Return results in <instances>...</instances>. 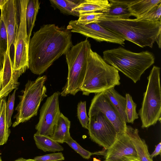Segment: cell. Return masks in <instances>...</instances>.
I'll list each match as a JSON object with an SVG mask.
<instances>
[{"label":"cell","instance_id":"cell-1","mask_svg":"<svg viewBox=\"0 0 161 161\" xmlns=\"http://www.w3.org/2000/svg\"><path fill=\"white\" fill-rule=\"evenodd\" d=\"M72 46L70 30L54 24L43 25L29 41V69L35 74H42Z\"/></svg>","mask_w":161,"mask_h":161},{"label":"cell","instance_id":"cell-2","mask_svg":"<svg viewBox=\"0 0 161 161\" xmlns=\"http://www.w3.org/2000/svg\"><path fill=\"white\" fill-rule=\"evenodd\" d=\"M105 28L141 47L152 48L161 33V22L143 19L103 16L97 23Z\"/></svg>","mask_w":161,"mask_h":161},{"label":"cell","instance_id":"cell-3","mask_svg":"<svg viewBox=\"0 0 161 161\" xmlns=\"http://www.w3.org/2000/svg\"><path fill=\"white\" fill-rule=\"evenodd\" d=\"M119 71L91 49L80 91L83 95L88 96L90 93L97 94L119 85Z\"/></svg>","mask_w":161,"mask_h":161},{"label":"cell","instance_id":"cell-4","mask_svg":"<svg viewBox=\"0 0 161 161\" xmlns=\"http://www.w3.org/2000/svg\"><path fill=\"white\" fill-rule=\"evenodd\" d=\"M103 58L135 83L154 63L155 59L154 54L148 51L135 53L121 47L104 51Z\"/></svg>","mask_w":161,"mask_h":161},{"label":"cell","instance_id":"cell-5","mask_svg":"<svg viewBox=\"0 0 161 161\" xmlns=\"http://www.w3.org/2000/svg\"><path fill=\"white\" fill-rule=\"evenodd\" d=\"M91 45L87 39L72 46L65 54L68 71L67 81L60 95H75L82 85L86 69Z\"/></svg>","mask_w":161,"mask_h":161},{"label":"cell","instance_id":"cell-6","mask_svg":"<svg viewBox=\"0 0 161 161\" xmlns=\"http://www.w3.org/2000/svg\"><path fill=\"white\" fill-rule=\"evenodd\" d=\"M160 69L159 67L153 66L147 77L146 90L143 94L141 107L138 114L142 128H148L161 121Z\"/></svg>","mask_w":161,"mask_h":161},{"label":"cell","instance_id":"cell-7","mask_svg":"<svg viewBox=\"0 0 161 161\" xmlns=\"http://www.w3.org/2000/svg\"><path fill=\"white\" fill-rule=\"evenodd\" d=\"M46 75L38 77L35 80H29L26 84L22 95L19 96V103L15 108L17 113L14 116L15 120L12 126L26 122L37 114L41 103L47 97L45 83Z\"/></svg>","mask_w":161,"mask_h":161},{"label":"cell","instance_id":"cell-8","mask_svg":"<svg viewBox=\"0 0 161 161\" xmlns=\"http://www.w3.org/2000/svg\"><path fill=\"white\" fill-rule=\"evenodd\" d=\"M29 0H17L18 13L15 39L14 46V57L13 67L14 71L25 72L29 69L28 49L29 41L26 30L25 13Z\"/></svg>","mask_w":161,"mask_h":161},{"label":"cell","instance_id":"cell-9","mask_svg":"<svg viewBox=\"0 0 161 161\" xmlns=\"http://www.w3.org/2000/svg\"><path fill=\"white\" fill-rule=\"evenodd\" d=\"M89 117L87 130L90 138L107 150L117 137L116 130L105 116L100 112L92 114Z\"/></svg>","mask_w":161,"mask_h":161},{"label":"cell","instance_id":"cell-10","mask_svg":"<svg viewBox=\"0 0 161 161\" xmlns=\"http://www.w3.org/2000/svg\"><path fill=\"white\" fill-rule=\"evenodd\" d=\"M60 92H55L47 98L40 110L38 122L36 126V133L51 136L61 114L59 97Z\"/></svg>","mask_w":161,"mask_h":161},{"label":"cell","instance_id":"cell-11","mask_svg":"<svg viewBox=\"0 0 161 161\" xmlns=\"http://www.w3.org/2000/svg\"><path fill=\"white\" fill-rule=\"evenodd\" d=\"M67 28L71 32L80 34L98 42H106L123 45L125 40L120 36L105 28L97 23L81 24L71 20Z\"/></svg>","mask_w":161,"mask_h":161},{"label":"cell","instance_id":"cell-12","mask_svg":"<svg viewBox=\"0 0 161 161\" xmlns=\"http://www.w3.org/2000/svg\"><path fill=\"white\" fill-rule=\"evenodd\" d=\"M98 112L103 113L112 124L117 131V136L126 131L127 125L125 124L104 91L94 96L89 108L88 116Z\"/></svg>","mask_w":161,"mask_h":161},{"label":"cell","instance_id":"cell-13","mask_svg":"<svg viewBox=\"0 0 161 161\" xmlns=\"http://www.w3.org/2000/svg\"><path fill=\"white\" fill-rule=\"evenodd\" d=\"M107 150L106 161H125L126 157L137 158L136 150L126 130L117 136L113 144Z\"/></svg>","mask_w":161,"mask_h":161},{"label":"cell","instance_id":"cell-14","mask_svg":"<svg viewBox=\"0 0 161 161\" xmlns=\"http://www.w3.org/2000/svg\"><path fill=\"white\" fill-rule=\"evenodd\" d=\"M2 19L6 28L8 39L7 53L10 55L11 45L14 44L18 13L17 0H7L1 9Z\"/></svg>","mask_w":161,"mask_h":161},{"label":"cell","instance_id":"cell-15","mask_svg":"<svg viewBox=\"0 0 161 161\" xmlns=\"http://www.w3.org/2000/svg\"><path fill=\"white\" fill-rule=\"evenodd\" d=\"M126 131L131 139L139 160L140 161H153L145 140L139 136L138 130L127 125Z\"/></svg>","mask_w":161,"mask_h":161},{"label":"cell","instance_id":"cell-16","mask_svg":"<svg viewBox=\"0 0 161 161\" xmlns=\"http://www.w3.org/2000/svg\"><path fill=\"white\" fill-rule=\"evenodd\" d=\"M110 6L103 16L129 19L131 16L128 6L131 0H108Z\"/></svg>","mask_w":161,"mask_h":161},{"label":"cell","instance_id":"cell-17","mask_svg":"<svg viewBox=\"0 0 161 161\" xmlns=\"http://www.w3.org/2000/svg\"><path fill=\"white\" fill-rule=\"evenodd\" d=\"M109 6L108 0H83L72 11L79 14L96 12L103 13L107 11Z\"/></svg>","mask_w":161,"mask_h":161},{"label":"cell","instance_id":"cell-18","mask_svg":"<svg viewBox=\"0 0 161 161\" xmlns=\"http://www.w3.org/2000/svg\"><path fill=\"white\" fill-rule=\"evenodd\" d=\"M70 126V120L61 113L50 137L58 143L65 142L71 137Z\"/></svg>","mask_w":161,"mask_h":161},{"label":"cell","instance_id":"cell-19","mask_svg":"<svg viewBox=\"0 0 161 161\" xmlns=\"http://www.w3.org/2000/svg\"><path fill=\"white\" fill-rule=\"evenodd\" d=\"M160 3L161 0H131L128 9L131 16L138 19Z\"/></svg>","mask_w":161,"mask_h":161},{"label":"cell","instance_id":"cell-20","mask_svg":"<svg viewBox=\"0 0 161 161\" xmlns=\"http://www.w3.org/2000/svg\"><path fill=\"white\" fill-rule=\"evenodd\" d=\"M104 92L117 111L125 124L126 125L127 120L125 113L126 105L125 97L119 94L115 90L114 87Z\"/></svg>","mask_w":161,"mask_h":161},{"label":"cell","instance_id":"cell-21","mask_svg":"<svg viewBox=\"0 0 161 161\" xmlns=\"http://www.w3.org/2000/svg\"><path fill=\"white\" fill-rule=\"evenodd\" d=\"M40 3L38 0H29L25 13L27 35L30 41L32 30L35 25L37 15L40 8Z\"/></svg>","mask_w":161,"mask_h":161},{"label":"cell","instance_id":"cell-22","mask_svg":"<svg viewBox=\"0 0 161 161\" xmlns=\"http://www.w3.org/2000/svg\"><path fill=\"white\" fill-rule=\"evenodd\" d=\"M33 137L37 147L45 152H54L64 150V148L59 143L52 139L50 136L36 133Z\"/></svg>","mask_w":161,"mask_h":161},{"label":"cell","instance_id":"cell-23","mask_svg":"<svg viewBox=\"0 0 161 161\" xmlns=\"http://www.w3.org/2000/svg\"><path fill=\"white\" fill-rule=\"evenodd\" d=\"M82 0H50L49 1L52 6L59 9L62 13L79 17L80 14L72 10L80 4Z\"/></svg>","mask_w":161,"mask_h":161},{"label":"cell","instance_id":"cell-24","mask_svg":"<svg viewBox=\"0 0 161 161\" xmlns=\"http://www.w3.org/2000/svg\"><path fill=\"white\" fill-rule=\"evenodd\" d=\"M6 103L5 97L0 100V145L6 143L10 132L6 121Z\"/></svg>","mask_w":161,"mask_h":161},{"label":"cell","instance_id":"cell-25","mask_svg":"<svg viewBox=\"0 0 161 161\" xmlns=\"http://www.w3.org/2000/svg\"><path fill=\"white\" fill-rule=\"evenodd\" d=\"M13 63L10 56L6 53L2 69L1 87L6 86L14 77Z\"/></svg>","mask_w":161,"mask_h":161},{"label":"cell","instance_id":"cell-26","mask_svg":"<svg viewBox=\"0 0 161 161\" xmlns=\"http://www.w3.org/2000/svg\"><path fill=\"white\" fill-rule=\"evenodd\" d=\"M125 98L126 105L125 113L127 123L133 124L134 120L139 118L138 114L136 111V104L133 101L129 94H126Z\"/></svg>","mask_w":161,"mask_h":161},{"label":"cell","instance_id":"cell-27","mask_svg":"<svg viewBox=\"0 0 161 161\" xmlns=\"http://www.w3.org/2000/svg\"><path fill=\"white\" fill-rule=\"evenodd\" d=\"M7 34L4 24L0 17V67L2 69L5 55L8 48Z\"/></svg>","mask_w":161,"mask_h":161},{"label":"cell","instance_id":"cell-28","mask_svg":"<svg viewBox=\"0 0 161 161\" xmlns=\"http://www.w3.org/2000/svg\"><path fill=\"white\" fill-rule=\"evenodd\" d=\"M86 102L81 101L77 105V115L82 127L88 129L89 118L87 115L86 108Z\"/></svg>","mask_w":161,"mask_h":161},{"label":"cell","instance_id":"cell-29","mask_svg":"<svg viewBox=\"0 0 161 161\" xmlns=\"http://www.w3.org/2000/svg\"><path fill=\"white\" fill-rule=\"evenodd\" d=\"M103 16L104 14L99 12L85 13L80 14L79 19L76 21L81 24L98 23L99 19Z\"/></svg>","mask_w":161,"mask_h":161},{"label":"cell","instance_id":"cell-30","mask_svg":"<svg viewBox=\"0 0 161 161\" xmlns=\"http://www.w3.org/2000/svg\"><path fill=\"white\" fill-rule=\"evenodd\" d=\"M161 3L156 5L146 14L138 19L151 21L161 20Z\"/></svg>","mask_w":161,"mask_h":161},{"label":"cell","instance_id":"cell-31","mask_svg":"<svg viewBox=\"0 0 161 161\" xmlns=\"http://www.w3.org/2000/svg\"><path fill=\"white\" fill-rule=\"evenodd\" d=\"M16 90V89H15L12 94L9 95L6 103V121L8 128L10 127L12 124L11 119L14 111Z\"/></svg>","mask_w":161,"mask_h":161},{"label":"cell","instance_id":"cell-32","mask_svg":"<svg viewBox=\"0 0 161 161\" xmlns=\"http://www.w3.org/2000/svg\"><path fill=\"white\" fill-rule=\"evenodd\" d=\"M65 143L84 158L89 159L93 155V153L83 148L77 142L74 140L71 136Z\"/></svg>","mask_w":161,"mask_h":161},{"label":"cell","instance_id":"cell-33","mask_svg":"<svg viewBox=\"0 0 161 161\" xmlns=\"http://www.w3.org/2000/svg\"><path fill=\"white\" fill-rule=\"evenodd\" d=\"M33 159L36 161H58L64 159L62 153H53L35 157Z\"/></svg>","mask_w":161,"mask_h":161},{"label":"cell","instance_id":"cell-34","mask_svg":"<svg viewBox=\"0 0 161 161\" xmlns=\"http://www.w3.org/2000/svg\"><path fill=\"white\" fill-rule=\"evenodd\" d=\"M19 84L18 80L14 77L9 83L0 91V100L7 96L14 89H16Z\"/></svg>","mask_w":161,"mask_h":161},{"label":"cell","instance_id":"cell-35","mask_svg":"<svg viewBox=\"0 0 161 161\" xmlns=\"http://www.w3.org/2000/svg\"><path fill=\"white\" fill-rule=\"evenodd\" d=\"M161 142H160L158 145L156 146L154 151L153 152L150 156L152 158L158 155L161 154Z\"/></svg>","mask_w":161,"mask_h":161},{"label":"cell","instance_id":"cell-36","mask_svg":"<svg viewBox=\"0 0 161 161\" xmlns=\"http://www.w3.org/2000/svg\"><path fill=\"white\" fill-rule=\"evenodd\" d=\"M161 33H160L156 37L155 41L159 48H161Z\"/></svg>","mask_w":161,"mask_h":161},{"label":"cell","instance_id":"cell-37","mask_svg":"<svg viewBox=\"0 0 161 161\" xmlns=\"http://www.w3.org/2000/svg\"><path fill=\"white\" fill-rule=\"evenodd\" d=\"M125 161H140L138 158L126 157Z\"/></svg>","mask_w":161,"mask_h":161},{"label":"cell","instance_id":"cell-38","mask_svg":"<svg viewBox=\"0 0 161 161\" xmlns=\"http://www.w3.org/2000/svg\"><path fill=\"white\" fill-rule=\"evenodd\" d=\"M7 0H0V10L2 6L7 1Z\"/></svg>","mask_w":161,"mask_h":161},{"label":"cell","instance_id":"cell-39","mask_svg":"<svg viewBox=\"0 0 161 161\" xmlns=\"http://www.w3.org/2000/svg\"><path fill=\"white\" fill-rule=\"evenodd\" d=\"M28 159H26L24 158H21L17 159L14 161H27Z\"/></svg>","mask_w":161,"mask_h":161},{"label":"cell","instance_id":"cell-40","mask_svg":"<svg viewBox=\"0 0 161 161\" xmlns=\"http://www.w3.org/2000/svg\"><path fill=\"white\" fill-rule=\"evenodd\" d=\"M2 76V69H0V83L1 82V79Z\"/></svg>","mask_w":161,"mask_h":161},{"label":"cell","instance_id":"cell-41","mask_svg":"<svg viewBox=\"0 0 161 161\" xmlns=\"http://www.w3.org/2000/svg\"><path fill=\"white\" fill-rule=\"evenodd\" d=\"M93 161H101L99 159H98L97 158H93Z\"/></svg>","mask_w":161,"mask_h":161},{"label":"cell","instance_id":"cell-42","mask_svg":"<svg viewBox=\"0 0 161 161\" xmlns=\"http://www.w3.org/2000/svg\"><path fill=\"white\" fill-rule=\"evenodd\" d=\"M27 161H36L33 160V159H28Z\"/></svg>","mask_w":161,"mask_h":161},{"label":"cell","instance_id":"cell-43","mask_svg":"<svg viewBox=\"0 0 161 161\" xmlns=\"http://www.w3.org/2000/svg\"><path fill=\"white\" fill-rule=\"evenodd\" d=\"M2 88L1 87V83H0V91L2 90Z\"/></svg>","mask_w":161,"mask_h":161},{"label":"cell","instance_id":"cell-44","mask_svg":"<svg viewBox=\"0 0 161 161\" xmlns=\"http://www.w3.org/2000/svg\"><path fill=\"white\" fill-rule=\"evenodd\" d=\"M0 161H2L1 158V157L0 156Z\"/></svg>","mask_w":161,"mask_h":161},{"label":"cell","instance_id":"cell-45","mask_svg":"<svg viewBox=\"0 0 161 161\" xmlns=\"http://www.w3.org/2000/svg\"><path fill=\"white\" fill-rule=\"evenodd\" d=\"M0 69H1L0 67Z\"/></svg>","mask_w":161,"mask_h":161},{"label":"cell","instance_id":"cell-46","mask_svg":"<svg viewBox=\"0 0 161 161\" xmlns=\"http://www.w3.org/2000/svg\"><path fill=\"white\" fill-rule=\"evenodd\" d=\"M104 161H106L105 160Z\"/></svg>","mask_w":161,"mask_h":161}]
</instances>
